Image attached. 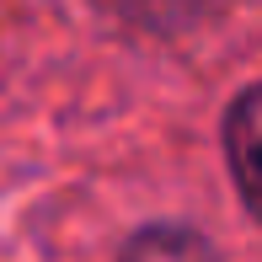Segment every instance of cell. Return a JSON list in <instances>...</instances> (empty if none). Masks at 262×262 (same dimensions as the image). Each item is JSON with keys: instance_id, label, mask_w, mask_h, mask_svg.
Listing matches in <instances>:
<instances>
[{"instance_id": "1", "label": "cell", "mask_w": 262, "mask_h": 262, "mask_svg": "<svg viewBox=\"0 0 262 262\" xmlns=\"http://www.w3.org/2000/svg\"><path fill=\"white\" fill-rule=\"evenodd\" d=\"M225 156H230L235 187L262 225V86L241 91L225 113Z\"/></svg>"}, {"instance_id": "2", "label": "cell", "mask_w": 262, "mask_h": 262, "mask_svg": "<svg viewBox=\"0 0 262 262\" xmlns=\"http://www.w3.org/2000/svg\"><path fill=\"white\" fill-rule=\"evenodd\" d=\"M118 262H220L214 246L198 230H182V225H150V230L128 235Z\"/></svg>"}]
</instances>
